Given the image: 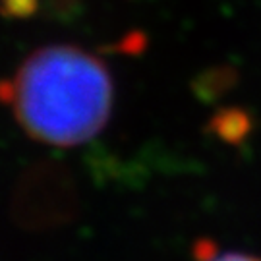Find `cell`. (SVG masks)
I'll return each instance as SVG.
<instances>
[{
  "instance_id": "6da1fadb",
  "label": "cell",
  "mask_w": 261,
  "mask_h": 261,
  "mask_svg": "<svg viewBox=\"0 0 261 261\" xmlns=\"http://www.w3.org/2000/svg\"><path fill=\"white\" fill-rule=\"evenodd\" d=\"M0 101L33 140L74 147L107 126L114 84L99 56L74 45H48L33 50L12 80L0 82Z\"/></svg>"
},
{
  "instance_id": "7a4b0ae2",
  "label": "cell",
  "mask_w": 261,
  "mask_h": 261,
  "mask_svg": "<svg viewBox=\"0 0 261 261\" xmlns=\"http://www.w3.org/2000/svg\"><path fill=\"white\" fill-rule=\"evenodd\" d=\"M234 82L232 70L228 68H217V70H209L197 77L194 82V91L197 93V97H201L203 101L221 95Z\"/></svg>"
},
{
  "instance_id": "3957f363",
  "label": "cell",
  "mask_w": 261,
  "mask_h": 261,
  "mask_svg": "<svg viewBox=\"0 0 261 261\" xmlns=\"http://www.w3.org/2000/svg\"><path fill=\"white\" fill-rule=\"evenodd\" d=\"M244 116L236 111H224L213 120V128L223 138H238V134L244 130Z\"/></svg>"
},
{
  "instance_id": "277c9868",
  "label": "cell",
  "mask_w": 261,
  "mask_h": 261,
  "mask_svg": "<svg viewBox=\"0 0 261 261\" xmlns=\"http://www.w3.org/2000/svg\"><path fill=\"white\" fill-rule=\"evenodd\" d=\"M0 6H2V8H0L2 16L21 19V18L31 16V14L37 10V0H2Z\"/></svg>"
},
{
  "instance_id": "5b68a950",
  "label": "cell",
  "mask_w": 261,
  "mask_h": 261,
  "mask_svg": "<svg viewBox=\"0 0 261 261\" xmlns=\"http://www.w3.org/2000/svg\"><path fill=\"white\" fill-rule=\"evenodd\" d=\"M207 261H261L257 255H248V253H238V252H228V253H219Z\"/></svg>"
}]
</instances>
